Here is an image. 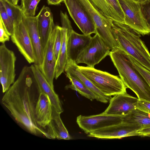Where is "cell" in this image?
<instances>
[{"instance_id":"7402d4cb","label":"cell","mask_w":150,"mask_h":150,"mask_svg":"<svg viewBox=\"0 0 150 150\" xmlns=\"http://www.w3.org/2000/svg\"><path fill=\"white\" fill-rule=\"evenodd\" d=\"M122 120V122L138 125L142 129L150 127V114L137 108L123 115Z\"/></svg>"},{"instance_id":"2e32d148","label":"cell","mask_w":150,"mask_h":150,"mask_svg":"<svg viewBox=\"0 0 150 150\" xmlns=\"http://www.w3.org/2000/svg\"><path fill=\"white\" fill-rule=\"evenodd\" d=\"M91 38L90 35L78 34L72 27L70 28L67 41V61L76 63L79 55L88 45Z\"/></svg>"},{"instance_id":"f546056e","label":"cell","mask_w":150,"mask_h":150,"mask_svg":"<svg viewBox=\"0 0 150 150\" xmlns=\"http://www.w3.org/2000/svg\"><path fill=\"white\" fill-rule=\"evenodd\" d=\"M55 28L56 33L54 44V51L55 59L57 62L62 43V27L56 25Z\"/></svg>"},{"instance_id":"4316f807","label":"cell","mask_w":150,"mask_h":150,"mask_svg":"<svg viewBox=\"0 0 150 150\" xmlns=\"http://www.w3.org/2000/svg\"><path fill=\"white\" fill-rule=\"evenodd\" d=\"M41 0H21V8L24 16L33 17L35 16L37 6Z\"/></svg>"},{"instance_id":"d6a6232c","label":"cell","mask_w":150,"mask_h":150,"mask_svg":"<svg viewBox=\"0 0 150 150\" xmlns=\"http://www.w3.org/2000/svg\"><path fill=\"white\" fill-rule=\"evenodd\" d=\"M136 108L150 114V102L144 100H139Z\"/></svg>"},{"instance_id":"52a82bcc","label":"cell","mask_w":150,"mask_h":150,"mask_svg":"<svg viewBox=\"0 0 150 150\" xmlns=\"http://www.w3.org/2000/svg\"><path fill=\"white\" fill-rule=\"evenodd\" d=\"M125 15V23L142 35L150 30L142 16L140 4L132 0H118Z\"/></svg>"},{"instance_id":"603a6c76","label":"cell","mask_w":150,"mask_h":150,"mask_svg":"<svg viewBox=\"0 0 150 150\" xmlns=\"http://www.w3.org/2000/svg\"><path fill=\"white\" fill-rule=\"evenodd\" d=\"M72 27L70 26L67 28L62 27V43L56 63L55 73V79H57L64 71L67 61V45L69 30Z\"/></svg>"},{"instance_id":"5b68a950","label":"cell","mask_w":150,"mask_h":150,"mask_svg":"<svg viewBox=\"0 0 150 150\" xmlns=\"http://www.w3.org/2000/svg\"><path fill=\"white\" fill-rule=\"evenodd\" d=\"M94 23L97 34L111 50L119 48L112 30V21L106 18L94 6L89 0H78Z\"/></svg>"},{"instance_id":"7c38bea8","label":"cell","mask_w":150,"mask_h":150,"mask_svg":"<svg viewBox=\"0 0 150 150\" xmlns=\"http://www.w3.org/2000/svg\"><path fill=\"white\" fill-rule=\"evenodd\" d=\"M142 129L139 126L122 122L98 129L88 134V136L100 139H117L138 136L137 131Z\"/></svg>"},{"instance_id":"ffe728a7","label":"cell","mask_w":150,"mask_h":150,"mask_svg":"<svg viewBox=\"0 0 150 150\" xmlns=\"http://www.w3.org/2000/svg\"><path fill=\"white\" fill-rule=\"evenodd\" d=\"M61 112L58 111L52 106V118L47 127V138L49 139L69 140V132L60 117Z\"/></svg>"},{"instance_id":"9c48e42d","label":"cell","mask_w":150,"mask_h":150,"mask_svg":"<svg viewBox=\"0 0 150 150\" xmlns=\"http://www.w3.org/2000/svg\"><path fill=\"white\" fill-rule=\"evenodd\" d=\"M122 116L110 115L102 112L89 116L81 115L76 118L79 127L87 134L95 130L122 122Z\"/></svg>"},{"instance_id":"1f68e13d","label":"cell","mask_w":150,"mask_h":150,"mask_svg":"<svg viewBox=\"0 0 150 150\" xmlns=\"http://www.w3.org/2000/svg\"><path fill=\"white\" fill-rule=\"evenodd\" d=\"M134 65L150 86V71L129 55Z\"/></svg>"},{"instance_id":"30bf717a","label":"cell","mask_w":150,"mask_h":150,"mask_svg":"<svg viewBox=\"0 0 150 150\" xmlns=\"http://www.w3.org/2000/svg\"><path fill=\"white\" fill-rule=\"evenodd\" d=\"M63 2L70 16L83 34L96 33L94 23L78 0H64Z\"/></svg>"},{"instance_id":"e0dca14e","label":"cell","mask_w":150,"mask_h":150,"mask_svg":"<svg viewBox=\"0 0 150 150\" xmlns=\"http://www.w3.org/2000/svg\"><path fill=\"white\" fill-rule=\"evenodd\" d=\"M37 84L40 93L47 95L49 97L52 106L58 112H62L63 110L58 95L49 83L41 71L39 66L35 64L30 66Z\"/></svg>"},{"instance_id":"44dd1931","label":"cell","mask_w":150,"mask_h":150,"mask_svg":"<svg viewBox=\"0 0 150 150\" xmlns=\"http://www.w3.org/2000/svg\"><path fill=\"white\" fill-rule=\"evenodd\" d=\"M64 71L74 75L81 81L88 89L97 96L99 101L107 103L112 98L105 96L101 91L79 71L78 65L76 63L71 61H67Z\"/></svg>"},{"instance_id":"d6986e66","label":"cell","mask_w":150,"mask_h":150,"mask_svg":"<svg viewBox=\"0 0 150 150\" xmlns=\"http://www.w3.org/2000/svg\"><path fill=\"white\" fill-rule=\"evenodd\" d=\"M37 16L44 51L50 33L55 26L52 14L48 7L43 6Z\"/></svg>"},{"instance_id":"9a60e30c","label":"cell","mask_w":150,"mask_h":150,"mask_svg":"<svg viewBox=\"0 0 150 150\" xmlns=\"http://www.w3.org/2000/svg\"><path fill=\"white\" fill-rule=\"evenodd\" d=\"M22 21L28 32L33 47L35 58L34 64L39 67L42 63L44 50L38 26L37 16L29 17L24 16Z\"/></svg>"},{"instance_id":"8fae6325","label":"cell","mask_w":150,"mask_h":150,"mask_svg":"<svg viewBox=\"0 0 150 150\" xmlns=\"http://www.w3.org/2000/svg\"><path fill=\"white\" fill-rule=\"evenodd\" d=\"M12 41L30 64L35 63V58L32 42L22 21L14 24L13 31L11 36Z\"/></svg>"},{"instance_id":"6da1fadb","label":"cell","mask_w":150,"mask_h":150,"mask_svg":"<svg viewBox=\"0 0 150 150\" xmlns=\"http://www.w3.org/2000/svg\"><path fill=\"white\" fill-rule=\"evenodd\" d=\"M39 89L30 66L22 69L17 80L5 92L2 104L16 120L30 133L43 134L45 131L36 122L35 110L37 101L35 96Z\"/></svg>"},{"instance_id":"277c9868","label":"cell","mask_w":150,"mask_h":150,"mask_svg":"<svg viewBox=\"0 0 150 150\" xmlns=\"http://www.w3.org/2000/svg\"><path fill=\"white\" fill-rule=\"evenodd\" d=\"M80 72L105 96L127 93V87L118 77L94 67L78 66Z\"/></svg>"},{"instance_id":"cb8c5ba5","label":"cell","mask_w":150,"mask_h":150,"mask_svg":"<svg viewBox=\"0 0 150 150\" xmlns=\"http://www.w3.org/2000/svg\"><path fill=\"white\" fill-rule=\"evenodd\" d=\"M66 75L70 80L71 84L67 85L65 89H71L78 92L82 96L92 101L96 99L98 101L96 95L88 89L76 77L69 73L66 72Z\"/></svg>"},{"instance_id":"d4e9b609","label":"cell","mask_w":150,"mask_h":150,"mask_svg":"<svg viewBox=\"0 0 150 150\" xmlns=\"http://www.w3.org/2000/svg\"><path fill=\"white\" fill-rule=\"evenodd\" d=\"M14 24L21 21L24 16L21 6L14 4L11 0H0Z\"/></svg>"},{"instance_id":"e575fe53","label":"cell","mask_w":150,"mask_h":150,"mask_svg":"<svg viewBox=\"0 0 150 150\" xmlns=\"http://www.w3.org/2000/svg\"><path fill=\"white\" fill-rule=\"evenodd\" d=\"M137 133L139 136L150 137V127L140 129L137 131Z\"/></svg>"},{"instance_id":"5bb4252c","label":"cell","mask_w":150,"mask_h":150,"mask_svg":"<svg viewBox=\"0 0 150 150\" xmlns=\"http://www.w3.org/2000/svg\"><path fill=\"white\" fill-rule=\"evenodd\" d=\"M56 33L55 26L50 35L44 51L43 59L41 65L39 67L51 86L54 88L53 81L55 78L56 63L54 54V44Z\"/></svg>"},{"instance_id":"7a4b0ae2","label":"cell","mask_w":150,"mask_h":150,"mask_svg":"<svg viewBox=\"0 0 150 150\" xmlns=\"http://www.w3.org/2000/svg\"><path fill=\"white\" fill-rule=\"evenodd\" d=\"M109 55L127 88L131 90L139 100L150 102V86L135 67L129 55L117 48L111 50Z\"/></svg>"},{"instance_id":"4dcf8cb0","label":"cell","mask_w":150,"mask_h":150,"mask_svg":"<svg viewBox=\"0 0 150 150\" xmlns=\"http://www.w3.org/2000/svg\"><path fill=\"white\" fill-rule=\"evenodd\" d=\"M140 4L143 17L150 30V0H146Z\"/></svg>"},{"instance_id":"3957f363","label":"cell","mask_w":150,"mask_h":150,"mask_svg":"<svg viewBox=\"0 0 150 150\" xmlns=\"http://www.w3.org/2000/svg\"><path fill=\"white\" fill-rule=\"evenodd\" d=\"M112 30L119 48L150 71V53L141 35L124 23L112 19Z\"/></svg>"},{"instance_id":"836d02e7","label":"cell","mask_w":150,"mask_h":150,"mask_svg":"<svg viewBox=\"0 0 150 150\" xmlns=\"http://www.w3.org/2000/svg\"><path fill=\"white\" fill-rule=\"evenodd\" d=\"M10 36L7 33L2 23L0 20V42L2 43H5L7 41H9L10 39Z\"/></svg>"},{"instance_id":"ac0fdd59","label":"cell","mask_w":150,"mask_h":150,"mask_svg":"<svg viewBox=\"0 0 150 150\" xmlns=\"http://www.w3.org/2000/svg\"><path fill=\"white\" fill-rule=\"evenodd\" d=\"M52 105L49 96L40 93L36 104L35 116L38 125L42 128H47L51 122L52 116Z\"/></svg>"},{"instance_id":"8d00e7d4","label":"cell","mask_w":150,"mask_h":150,"mask_svg":"<svg viewBox=\"0 0 150 150\" xmlns=\"http://www.w3.org/2000/svg\"><path fill=\"white\" fill-rule=\"evenodd\" d=\"M132 0L133 1H134L135 2H136V3H137L140 4L141 3H143V2L144 1L146 0Z\"/></svg>"},{"instance_id":"8992f818","label":"cell","mask_w":150,"mask_h":150,"mask_svg":"<svg viewBox=\"0 0 150 150\" xmlns=\"http://www.w3.org/2000/svg\"><path fill=\"white\" fill-rule=\"evenodd\" d=\"M110 48L97 34L92 37L88 46L81 53L76 62V64L84 63L94 67L106 57L109 55Z\"/></svg>"},{"instance_id":"74e56055","label":"cell","mask_w":150,"mask_h":150,"mask_svg":"<svg viewBox=\"0 0 150 150\" xmlns=\"http://www.w3.org/2000/svg\"><path fill=\"white\" fill-rule=\"evenodd\" d=\"M12 2L15 5H17L19 0H11Z\"/></svg>"},{"instance_id":"4fadbf2b","label":"cell","mask_w":150,"mask_h":150,"mask_svg":"<svg viewBox=\"0 0 150 150\" xmlns=\"http://www.w3.org/2000/svg\"><path fill=\"white\" fill-rule=\"evenodd\" d=\"M139 99L127 93L116 94L111 98L109 104L103 112L104 114L117 115H124L136 108Z\"/></svg>"},{"instance_id":"83f0119b","label":"cell","mask_w":150,"mask_h":150,"mask_svg":"<svg viewBox=\"0 0 150 150\" xmlns=\"http://www.w3.org/2000/svg\"><path fill=\"white\" fill-rule=\"evenodd\" d=\"M0 15L1 20L6 30L11 36L13 34L14 24L7 14L5 7L0 2Z\"/></svg>"},{"instance_id":"f1b7e54d","label":"cell","mask_w":150,"mask_h":150,"mask_svg":"<svg viewBox=\"0 0 150 150\" xmlns=\"http://www.w3.org/2000/svg\"><path fill=\"white\" fill-rule=\"evenodd\" d=\"M113 12L114 20L125 23V15L118 0H106Z\"/></svg>"},{"instance_id":"ba28073f","label":"cell","mask_w":150,"mask_h":150,"mask_svg":"<svg viewBox=\"0 0 150 150\" xmlns=\"http://www.w3.org/2000/svg\"><path fill=\"white\" fill-rule=\"evenodd\" d=\"M16 57L5 43L0 46V81L2 92L5 93L15 82Z\"/></svg>"},{"instance_id":"d590c367","label":"cell","mask_w":150,"mask_h":150,"mask_svg":"<svg viewBox=\"0 0 150 150\" xmlns=\"http://www.w3.org/2000/svg\"><path fill=\"white\" fill-rule=\"evenodd\" d=\"M48 4L51 5H58L62 2L64 0H47Z\"/></svg>"},{"instance_id":"484cf974","label":"cell","mask_w":150,"mask_h":150,"mask_svg":"<svg viewBox=\"0 0 150 150\" xmlns=\"http://www.w3.org/2000/svg\"><path fill=\"white\" fill-rule=\"evenodd\" d=\"M94 6L105 17L109 20H115L113 12L106 0H89Z\"/></svg>"}]
</instances>
